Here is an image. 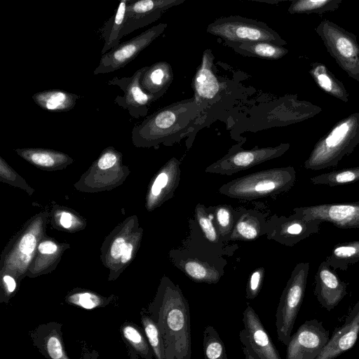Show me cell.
Returning a JSON list of instances; mask_svg holds the SVG:
<instances>
[{"instance_id": "ffe728a7", "label": "cell", "mask_w": 359, "mask_h": 359, "mask_svg": "<svg viewBox=\"0 0 359 359\" xmlns=\"http://www.w3.org/2000/svg\"><path fill=\"white\" fill-rule=\"evenodd\" d=\"M32 97L44 110L68 111L74 107L80 96L60 89H50L36 93Z\"/></svg>"}, {"instance_id": "7402d4cb", "label": "cell", "mask_w": 359, "mask_h": 359, "mask_svg": "<svg viewBox=\"0 0 359 359\" xmlns=\"http://www.w3.org/2000/svg\"><path fill=\"white\" fill-rule=\"evenodd\" d=\"M309 74L318 86L325 93L344 102H348L349 95L344 83L325 65L313 62Z\"/></svg>"}, {"instance_id": "4316f807", "label": "cell", "mask_w": 359, "mask_h": 359, "mask_svg": "<svg viewBox=\"0 0 359 359\" xmlns=\"http://www.w3.org/2000/svg\"><path fill=\"white\" fill-rule=\"evenodd\" d=\"M315 185L341 186L359 181V166L334 170L310 178Z\"/></svg>"}, {"instance_id": "4dcf8cb0", "label": "cell", "mask_w": 359, "mask_h": 359, "mask_svg": "<svg viewBox=\"0 0 359 359\" xmlns=\"http://www.w3.org/2000/svg\"><path fill=\"white\" fill-rule=\"evenodd\" d=\"M20 154L35 165L41 167H52L57 162L67 159L63 154L41 149H22Z\"/></svg>"}, {"instance_id": "8d00e7d4", "label": "cell", "mask_w": 359, "mask_h": 359, "mask_svg": "<svg viewBox=\"0 0 359 359\" xmlns=\"http://www.w3.org/2000/svg\"><path fill=\"white\" fill-rule=\"evenodd\" d=\"M71 301L80 306L91 309L99 304V299L95 295L90 293H81L74 295L71 297Z\"/></svg>"}, {"instance_id": "f1b7e54d", "label": "cell", "mask_w": 359, "mask_h": 359, "mask_svg": "<svg viewBox=\"0 0 359 359\" xmlns=\"http://www.w3.org/2000/svg\"><path fill=\"white\" fill-rule=\"evenodd\" d=\"M203 346L205 359H228L223 341L211 325L207 326L203 330Z\"/></svg>"}, {"instance_id": "60d3db41", "label": "cell", "mask_w": 359, "mask_h": 359, "mask_svg": "<svg viewBox=\"0 0 359 359\" xmlns=\"http://www.w3.org/2000/svg\"><path fill=\"white\" fill-rule=\"evenodd\" d=\"M126 245V241L123 238H116L111 248V255L114 259L121 257L124 248Z\"/></svg>"}, {"instance_id": "d6a6232c", "label": "cell", "mask_w": 359, "mask_h": 359, "mask_svg": "<svg viewBox=\"0 0 359 359\" xmlns=\"http://www.w3.org/2000/svg\"><path fill=\"white\" fill-rule=\"evenodd\" d=\"M195 212L196 220L205 238L211 243H217L219 238L212 222V214L208 212L201 204L196 206Z\"/></svg>"}, {"instance_id": "52a82bcc", "label": "cell", "mask_w": 359, "mask_h": 359, "mask_svg": "<svg viewBox=\"0 0 359 359\" xmlns=\"http://www.w3.org/2000/svg\"><path fill=\"white\" fill-rule=\"evenodd\" d=\"M224 42L264 41L283 46L287 42L266 23L239 15L217 19L206 29Z\"/></svg>"}, {"instance_id": "5bb4252c", "label": "cell", "mask_w": 359, "mask_h": 359, "mask_svg": "<svg viewBox=\"0 0 359 359\" xmlns=\"http://www.w3.org/2000/svg\"><path fill=\"white\" fill-rule=\"evenodd\" d=\"M293 211L306 220L318 219L340 229H359V201L313 205Z\"/></svg>"}, {"instance_id": "2e32d148", "label": "cell", "mask_w": 359, "mask_h": 359, "mask_svg": "<svg viewBox=\"0 0 359 359\" xmlns=\"http://www.w3.org/2000/svg\"><path fill=\"white\" fill-rule=\"evenodd\" d=\"M322 223L318 219H304L295 214L288 217H276L269 229L270 237L283 245L292 246L318 233Z\"/></svg>"}, {"instance_id": "cb8c5ba5", "label": "cell", "mask_w": 359, "mask_h": 359, "mask_svg": "<svg viewBox=\"0 0 359 359\" xmlns=\"http://www.w3.org/2000/svg\"><path fill=\"white\" fill-rule=\"evenodd\" d=\"M180 161L171 158L157 175L151 188V194L155 198L169 194L176 189L180 180Z\"/></svg>"}, {"instance_id": "b9f144b4", "label": "cell", "mask_w": 359, "mask_h": 359, "mask_svg": "<svg viewBox=\"0 0 359 359\" xmlns=\"http://www.w3.org/2000/svg\"><path fill=\"white\" fill-rule=\"evenodd\" d=\"M39 251L42 254L50 255L57 251V245L50 241H44L39 244L38 247Z\"/></svg>"}, {"instance_id": "e0dca14e", "label": "cell", "mask_w": 359, "mask_h": 359, "mask_svg": "<svg viewBox=\"0 0 359 359\" xmlns=\"http://www.w3.org/2000/svg\"><path fill=\"white\" fill-rule=\"evenodd\" d=\"M314 294L320 304L330 311L347 294L348 283L342 280L325 260L316 273Z\"/></svg>"}, {"instance_id": "8fae6325", "label": "cell", "mask_w": 359, "mask_h": 359, "mask_svg": "<svg viewBox=\"0 0 359 359\" xmlns=\"http://www.w3.org/2000/svg\"><path fill=\"white\" fill-rule=\"evenodd\" d=\"M330 338V332L321 321L306 320L292 335L285 359H316Z\"/></svg>"}, {"instance_id": "6da1fadb", "label": "cell", "mask_w": 359, "mask_h": 359, "mask_svg": "<svg viewBox=\"0 0 359 359\" xmlns=\"http://www.w3.org/2000/svg\"><path fill=\"white\" fill-rule=\"evenodd\" d=\"M206 112L194 97L172 103L136 124L132 130L133 142L142 147L170 145L198 131Z\"/></svg>"}, {"instance_id": "9c48e42d", "label": "cell", "mask_w": 359, "mask_h": 359, "mask_svg": "<svg viewBox=\"0 0 359 359\" xmlns=\"http://www.w3.org/2000/svg\"><path fill=\"white\" fill-rule=\"evenodd\" d=\"M290 147L289 143H281L276 147L230 151L221 159L208 167L205 171L230 175L264 161L279 157L285 154Z\"/></svg>"}, {"instance_id": "44dd1931", "label": "cell", "mask_w": 359, "mask_h": 359, "mask_svg": "<svg viewBox=\"0 0 359 359\" xmlns=\"http://www.w3.org/2000/svg\"><path fill=\"white\" fill-rule=\"evenodd\" d=\"M235 52L246 57L266 60H278L288 53V49L264 41L224 42Z\"/></svg>"}, {"instance_id": "603a6c76", "label": "cell", "mask_w": 359, "mask_h": 359, "mask_svg": "<svg viewBox=\"0 0 359 359\" xmlns=\"http://www.w3.org/2000/svg\"><path fill=\"white\" fill-rule=\"evenodd\" d=\"M128 3V0L121 1L115 13L104 23L100 30L101 37L104 41L102 55L120 43Z\"/></svg>"}, {"instance_id": "83f0119b", "label": "cell", "mask_w": 359, "mask_h": 359, "mask_svg": "<svg viewBox=\"0 0 359 359\" xmlns=\"http://www.w3.org/2000/svg\"><path fill=\"white\" fill-rule=\"evenodd\" d=\"M342 0H293L288 8L290 14L321 15L336 11Z\"/></svg>"}, {"instance_id": "ab89813d", "label": "cell", "mask_w": 359, "mask_h": 359, "mask_svg": "<svg viewBox=\"0 0 359 359\" xmlns=\"http://www.w3.org/2000/svg\"><path fill=\"white\" fill-rule=\"evenodd\" d=\"M36 244L35 236L32 233H27L23 236L19 243V250L22 253L29 255L34 251Z\"/></svg>"}, {"instance_id": "8992f818", "label": "cell", "mask_w": 359, "mask_h": 359, "mask_svg": "<svg viewBox=\"0 0 359 359\" xmlns=\"http://www.w3.org/2000/svg\"><path fill=\"white\" fill-rule=\"evenodd\" d=\"M315 31L339 67L359 82V43L356 35L327 19L320 21Z\"/></svg>"}, {"instance_id": "5b68a950", "label": "cell", "mask_w": 359, "mask_h": 359, "mask_svg": "<svg viewBox=\"0 0 359 359\" xmlns=\"http://www.w3.org/2000/svg\"><path fill=\"white\" fill-rule=\"evenodd\" d=\"M310 264L300 262L293 269L280 296L276 312L278 340L287 346L304 297Z\"/></svg>"}, {"instance_id": "74e56055", "label": "cell", "mask_w": 359, "mask_h": 359, "mask_svg": "<svg viewBox=\"0 0 359 359\" xmlns=\"http://www.w3.org/2000/svg\"><path fill=\"white\" fill-rule=\"evenodd\" d=\"M118 161V155L112 148L107 149L97 161V166L101 170L112 168Z\"/></svg>"}, {"instance_id": "ba28073f", "label": "cell", "mask_w": 359, "mask_h": 359, "mask_svg": "<svg viewBox=\"0 0 359 359\" xmlns=\"http://www.w3.org/2000/svg\"><path fill=\"white\" fill-rule=\"evenodd\" d=\"M167 26L166 23H159L131 39L119 43L102 55L93 74H107L124 67L162 34Z\"/></svg>"}, {"instance_id": "d590c367", "label": "cell", "mask_w": 359, "mask_h": 359, "mask_svg": "<svg viewBox=\"0 0 359 359\" xmlns=\"http://www.w3.org/2000/svg\"><path fill=\"white\" fill-rule=\"evenodd\" d=\"M263 276L264 269L262 268L254 271L251 274L246 289L247 299H253L257 296L262 287Z\"/></svg>"}, {"instance_id": "30bf717a", "label": "cell", "mask_w": 359, "mask_h": 359, "mask_svg": "<svg viewBox=\"0 0 359 359\" xmlns=\"http://www.w3.org/2000/svg\"><path fill=\"white\" fill-rule=\"evenodd\" d=\"M242 320L243 329L239 332V339L243 348L255 359H281L260 318L249 303L243 312Z\"/></svg>"}, {"instance_id": "4fadbf2b", "label": "cell", "mask_w": 359, "mask_h": 359, "mask_svg": "<svg viewBox=\"0 0 359 359\" xmlns=\"http://www.w3.org/2000/svg\"><path fill=\"white\" fill-rule=\"evenodd\" d=\"M147 68V66L140 68L131 76H114L107 81L108 85L116 86L123 93L116 97L114 103L128 110L134 118L146 116L149 105L156 101L154 97L144 92L140 85L141 77Z\"/></svg>"}, {"instance_id": "3957f363", "label": "cell", "mask_w": 359, "mask_h": 359, "mask_svg": "<svg viewBox=\"0 0 359 359\" xmlns=\"http://www.w3.org/2000/svg\"><path fill=\"white\" fill-rule=\"evenodd\" d=\"M359 144V111L337 121L314 145L304 163L306 169L320 170L335 167Z\"/></svg>"}, {"instance_id": "f35d334b", "label": "cell", "mask_w": 359, "mask_h": 359, "mask_svg": "<svg viewBox=\"0 0 359 359\" xmlns=\"http://www.w3.org/2000/svg\"><path fill=\"white\" fill-rule=\"evenodd\" d=\"M47 351L52 359H60L63 355L61 343L57 337H51L47 342Z\"/></svg>"}, {"instance_id": "e575fe53", "label": "cell", "mask_w": 359, "mask_h": 359, "mask_svg": "<svg viewBox=\"0 0 359 359\" xmlns=\"http://www.w3.org/2000/svg\"><path fill=\"white\" fill-rule=\"evenodd\" d=\"M125 337L130 341L143 355L151 356L149 348L142 335L132 326H126L123 328Z\"/></svg>"}, {"instance_id": "9a60e30c", "label": "cell", "mask_w": 359, "mask_h": 359, "mask_svg": "<svg viewBox=\"0 0 359 359\" xmlns=\"http://www.w3.org/2000/svg\"><path fill=\"white\" fill-rule=\"evenodd\" d=\"M184 1V0H128L121 37L156 22L165 11Z\"/></svg>"}, {"instance_id": "484cf974", "label": "cell", "mask_w": 359, "mask_h": 359, "mask_svg": "<svg viewBox=\"0 0 359 359\" xmlns=\"http://www.w3.org/2000/svg\"><path fill=\"white\" fill-rule=\"evenodd\" d=\"M180 265H182V270L187 276L198 283H216L222 275V271L215 269L205 262L197 259L188 257L182 259Z\"/></svg>"}, {"instance_id": "bcb514c9", "label": "cell", "mask_w": 359, "mask_h": 359, "mask_svg": "<svg viewBox=\"0 0 359 359\" xmlns=\"http://www.w3.org/2000/svg\"><path fill=\"white\" fill-rule=\"evenodd\" d=\"M243 351L245 355L243 359H255L245 348H243Z\"/></svg>"}, {"instance_id": "ee69618b", "label": "cell", "mask_w": 359, "mask_h": 359, "mask_svg": "<svg viewBox=\"0 0 359 359\" xmlns=\"http://www.w3.org/2000/svg\"><path fill=\"white\" fill-rule=\"evenodd\" d=\"M60 223L65 228H69L72 225V215L66 212H62Z\"/></svg>"}, {"instance_id": "277c9868", "label": "cell", "mask_w": 359, "mask_h": 359, "mask_svg": "<svg viewBox=\"0 0 359 359\" xmlns=\"http://www.w3.org/2000/svg\"><path fill=\"white\" fill-rule=\"evenodd\" d=\"M293 167L273 168L237 178L220 187V192L238 199H254L288 191L294 185Z\"/></svg>"}, {"instance_id": "f6af8a7d", "label": "cell", "mask_w": 359, "mask_h": 359, "mask_svg": "<svg viewBox=\"0 0 359 359\" xmlns=\"http://www.w3.org/2000/svg\"><path fill=\"white\" fill-rule=\"evenodd\" d=\"M4 280L7 285L8 292H13L16 287V284H15L14 279L10 276H5L4 277Z\"/></svg>"}, {"instance_id": "7c38bea8", "label": "cell", "mask_w": 359, "mask_h": 359, "mask_svg": "<svg viewBox=\"0 0 359 359\" xmlns=\"http://www.w3.org/2000/svg\"><path fill=\"white\" fill-rule=\"evenodd\" d=\"M215 57L210 49L203 51L201 62L193 78L194 97L206 111L220 102L227 92V85L216 74Z\"/></svg>"}, {"instance_id": "d6986e66", "label": "cell", "mask_w": 359, "mask_h": 359, "mask_svg": "<svg viewBox=\"0 0 359 359\" xmlns=\"http://www.w3.org/2000/svg\"><path fill=\"white\" fill-rule=\"evenodd\" d=\"M173 80V72L171 65L167 62H157L147 66L143 73L140 85L147 93L157 100L167 91Z\"/></svg>"}, {"instance_id": "7a4b0ae2", "label": "cell", "mask_w": 359, "mask_h": 359, "mask_svg": "<svg viewBox=\"0 0 359 359\" xmlns=\"http://www.w3.org/2000/svg\"><path fill=\"white\" fill-rule=\"evenodd\" d=\"M155 314L165 359H191L189 306L178 285L167 283Z\"/></svg>"}, {"instance_id": "d4e9b609", "label": "cell", "mask_w": 359, "mask_h": 359, "mask_svg": "<svg viewBox=\"0 0 359 359\" xmlns=\"http://www.w3.org/2000/svg\"><path fill=\"white\" fill-rule=\"evenodd\" d=\"M325 261L334 271H346L351 265L359 262V241L335 245Z\"/></svg>"}, {"instance_id": "ac0fdd59", "label": "cell", "mask_w": 359, "mask_h": 359, "mask_svg": "<svg viewBox=\"0 0 359 359\" xmlns=\"http://www.w3.org/2000/svg\"><path fill=\"white\" fill-rule=\"evenodd\" d=\"M359 334V301L354 305L344 323L334 329L328 342L316 359H336L351 349Z\"/></svg>"}, {"instance_id": "836d02e7", "label": "cell", "mask_w": 359, "mask_h": 359, "mask_svg": "<svg viewBox=\"0 0 359 359\" xmlns=\"http://www.w3.org/2000/svg\"><path fill=\"white\" fill-rule=\"evenodd\" d=\"M232 210L227 205H219L216 208L215 215L219 234L226 236L231 233L233 225Z\"/></svg>"}, {"instance_id": "f546056e", "label": "cell", "mask_w": 359, "mask_h": 359, "mask_svg": "<svg viewBox=\"0 0 359 359\" xmlns=\"http://www.w3.org/2000/svg\"><path fill=\"white\" fill-rule=\"evenodd\" d=\"M261 234V226L258 219L246 213L236 222L230 236L231 239L254 240Z\"/></svg>"}, {"instance_id": "7bdbcfd3", "label": "cell", "mask_w": 359, "mask_h": 359, "mask_svg": "<svg viewBox=\"0 0 359 359\" xmlns=\"http://www.w3.org/2000/svg\"><path fill=\"white\" fill-rule=\"evenodd\" d=\"M133 251V245L130 243H126L123 252L121 256V262L126 263L130 260Z\"/></svg>"}, {"instance_id": "1f68e13d", "label": "cell", "mask_w": 359, "mask_h": 359, "mask_svg": "<svg viewBox=\"0 0 359 359\" xmlns=\"http://www.w3.org/2000/svg\"><path fill=\"white\" fill-rule=\"evenodd\" d=\"M143 325L147 339L156 358L165 359L163 339L156 323L149 318H144Z\"/></svg>"}]
</instances>
